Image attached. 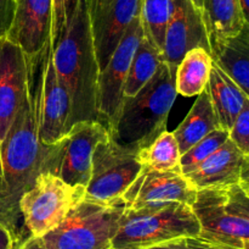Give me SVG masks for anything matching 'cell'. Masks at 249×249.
<instances>
[{"instance_id":"52a82bcc","label":"cell","mask_w":249,"mask_h":249,"mask_svg":"<svg viewBox=\"0 0 249 249\" xmlns=\"http://www.w3.org/2000/svg\"><path fill=\"white\" fill-rule=\"evenodd\" d=\"M108 138V131L99 121L77 122L57 142L45 145L40 172L53 173L71 186L87 187L95 149Z\"/></svg>"},{"instance_id":"484cf974","label":"cell","mask_w":249,"mask_h":249,"mask_svg":"<svg viewBox=\"0 0 249 249\" xmlns=\"http://www.w3.org/2000/svg\"><path fill=\"white\" fill-rule=\"evenodd\" d=\"M228 139L229 131L224 128H218L214 129L209 134H207L199 142H197L195 145H192L189 150L185 151L180 156L179 165L181 167L182 173L186 176L187 173H190L195 168L198 167L214 151L218 150Z\"/></svg>"},{"instance_id":"ffe728a7","label":"cell","mask_w":249,"mask_h":249,"mask_svg":"<svg viewBox=\"0 0 249 249\" xmlns=\"http://www.w3.org/2000/svg\"><path fill=\"white\" fill-rule=\"evenodd\" d=\"M201 12L209 48L216 42L236 36L249 24L240 0H202Z\"/></svg>"},{"instance_id":"7402d4cb","label":"cell","mask_w":249,"mask_h":249,"mask_svg":"<svg viewBox=\"0 0 249 249\" xmlns=\"http://www.w3.org/2000/svg\"><path fill=\"white\" fill-rule=\"evenodd\" d=\"M212 60L211 53L204 48L197 46L187 51L175 70V89L182 97L199 95L209 81Z\"/></svg>"},{"instance_id":"d590c367","label":"cell","mask_w":249,"mask_h":249,"mask_svg":"<svg viewBox=\"0 0 249 249\" xmlns=\"http://www.w3.org/2000/svg\"><path fill=\"white\" fill-rule=\"evenodd\" d=\"M111 249H114V248H111ZM123 249H135V248H123Z\"/></svg>"},{"instance_id":"603a6c76","label":"cell","mask_w":249,"mask_h":249,"mask_svg":"<svg viewBox=\"0 0 249 249\" xmlns=\"http://www.w3.org/2000/svg\"><path fill=\"white\" fill-rule=\"evenodd\" d=\"M162 62V53L143 34L130 62L123 88L124 98L135 95L156 75Z\"/></svg>"},{"instance_id":"8992f818","label":"cell","mask_w":249,"mask_h":249,"mask_svg":"<svg viewBox=\"0 0 249 249\" xmlns=\"http://www.w3.org/2000/svg\"><path fill=\"white\" fill-rule=\"evenodd\" d=\"M191 205L172 203L158 208L124 210L112 248L143 249L173 239L198 236Z\"/></svg>"},{"instance_id":"836d02e7","label":"cell","mask_w":249,"mask_h":249,"mask_svg":"<svg viewBox=\"0 0 249 249\" xmlns=\"http://www.w3.org/2000/svg\"><path fill=\"white\" fill-rule=\"evenodd\" d=\"M240 1L243 10V14H245V17L249 21V0H240Z\"/></svg>"},{"instance_id":"9a60e30c","label":"cell","mask_w":249,"mask_h":249,"mask_svg":"<svg viewBox=\"0 0 249 249\" xmlns=\"http://www.w3.org/2000/svg\"><path fill=\"white\" fill-rule=\"evenodd\" d=\"M71 102L68 93L57 78L53 62V48L44 71L38 114V137L43 145H51L68 131Z\"/></svg>"},{"instance_id":"4dcf8cb0","label":"cell","mask_w":249,"mask_h":249,"mask_svg":"<svg viewBox=\"0 0 249 249\" xmlns=\"http://www.w3.org/2000/svg\"><path fill=\"white\" fill-rule=\"evenodd\" d=\"M143 249H191L190 246L187 244L186 238H179V239H173V241L163 242V243L155 244V246L147 247Z\"/></svg>"},{"instance_id":"d4e9b609","label":"cell","mask_w":249,"mask_h":249,"mask_svg":"<svg viewBox=\"0 0 249 249\" xmlns=\"http://www.w3.org/2000/svg\"><path fill=\"white\" fill-rule=\"evenodd\" d=\"M170 0H140V19L146 38L162 53Z\"/></svg>"},{"instance_id":"e575fe53","label":"cell","mask_w":249,"mask_h":249,"mask_svg":"<svg viewBox=\"0 0 249 249\" xmlns=\"http://www.w3.org/2000/svg\"><path fill=\"white\" fill-rule=\"evenodd\" d=\"M192 2H194V4L196 5V6L198 7L199 10H201V7H202V0H192Z\"/></svg>"},{"instance_id":"2e32d148","label":"cell","mask_w":249,"mask_h":249,"mask_svg":"<svg viewBox=\"0 0 249 249\" xmlns=\"http://www.w3.org/2000/svg\"><path fill=\"white\" fill-rule=\"evenodd\" d=\"M15 15L6 38L34 56L50 42L53 0H14Z\"/></svg>"},{"instance_id":"83f0119b","label":"cell","mask_w":249,"mask_h":249,"mask_svg":"<svg viewBox=\"0 0 249 249\" xmlns=\"http://www.w3.org/2000/svg\"><path fill=\"white\" fill-rule=\"evenodd\" d=\"M229 139L245 154L249 155V104L246 105L233 121Z\"/></svg>"},{"instance_id":"ba28073f","label":"cell","mask_w":249,"mask_h":249,"mask_svg":"<svg viewBox=\"0 0 249 249\" xmlns=\"http://www.w3.org/2000/svg\"><path fill=\"white\" fill-rule=\"evenodd\" d=\"M85 197V187L71 186L50 172H40L19 199V212L29 236L43 237L57 227Z\"/></svg>"},{"instance_id":"d6986e66","label":"cell","mask_w":249,"mask_h":249,"mask_svg":"<svg viewBox=\"0 0 249 249\" xmlns=\"http://www.w3.org/2000/svg\"><path fill=\"white\" fill-rule=\"evenodd\" d=\"M206 90L211 98L220 127L230 131L241 110L249 104V94L243 92L214 62L212 65Z\"/></svg>"},{"instance_id":"3957f363","label":"cell","mask_w":249,"mask_h":249,"mask_svg":"<svg viewBox=\"0 0 249 249\" xmlns=\"http://www.w3.org/2000/svg\"><path fill=\"white\" fill-rule=\"evenodd\" d=\"M175 72L163 61L156 75L133 97H125L109 138L119 145L141 149L167 129L177 99Z\"/></svg>"},{"instance_id":"f1b7e54d","label":"cell","mask_w":249,"mask_h":249,"mask_svg":"<svg viewBox=\"0 0 249 249\" xmlns=\"http://www.w3.org/2000/svg\"><path fill=\"white\" fill-rule=\"evenodd\" d=\"M15 15L14 0H0V38H5L11 28Z\"/></svg>"},{"instance_id":"f546056e","label":"cell","mask_w":249,"mask_h":249,"mask_svg":"<svg viewBox=\"0 0 249 249\" xmlns=\"http://www.w3.org/2000/svg\"><path fill=\"white\" fill-rule=\"evenodd\" d=\"M186 242L191 249H233L230 247L223 246V244L215 243V242L208 241V239L201 238L198 236L187 237Z\"/></svg>"},{"instance_id":"7a4b0ae2","label":"cell","mask_w":249,"mask_h":249,"mask_svg":"<svg viewBox=\"0 0 249 249\" xmlns=\"http://www.w3.org/2000/svg\"><path fill=\"white\" fill-rule=\"evenodd\" d=\"M53 62L57 78L70 97L68 129L77 122L97 121L99 65L90 31L87 0H79L65 34L53 48Z\"/></svg>"},{"instance_id":"4316f807","label":"cell","mask_w":249,"mask_h":249,"mask_svg":"<svg viewBox=\"0 0 249 249\" xmlns=\"http://www.w3.org/2000/svg\"><path fill=\"white\" fill-rule=\"evenodd\" d=\"M79 0H53V27H51V46L60 42L72 21Z\"/></svg>"},{"instance_id":"44dd1931","label":"cell","mask_w":249,"mask_h":249,"mask_svg":"<svg viewBox=\"0 0 249 249\" xmlns=\"http://www.w3.org/2000/svg\"><path fill=\"white\" fill-rule=\"evenodd\" d=\"M218 128H221L220 124L213 109L211 98L204 89L201 94L197 95L191 110L173 131V134L178 142L180 154L182 155L197 142Z\"/></svg>"},{"instance_id":"1f68e13d","label":"cell","mask_w":249,"mask_h":249,"mask_svg":"<svg viewBox=\"0 0 249 249\" xmlns=\"http://www.w3.org/2000/svg\"><path fill=\"white\" fill-rule=\"evenodd\" d=\"M0 249H16L11 232L0 224Z\"/></svg>"},{"instance_id":"4fadbf2b","label":"cell","mask_w":249,"mask_h":249,"mask_svg":"<svg viewBox=\"0 0 249 249\" xmlns=\"http://www.w3.org/2000/svg\"><path fill=\"white\" fill-rule=\"evenodd\" d=\"M197 46L211 53L201 10L192 0H170L169 20L162 51L163 61L175 72L185 54Z\"/></svg>"},{"instance_id":"9c48e42d","label":"cell","mask_w":249,"mask_h":249,"mask_svg":"<svg viewBox=\"0 0 249 249\" xmlns=\"http://www.w3.org/2000/svg\"><path fill=\"white\" fill-rule=\"evenodd\" d=\"M138 151L119 145L111 138L101 142L92 155L85 198L100 203L121 199L142 170Z\"/></svg>"},{"instance_id":"7c38bea8","label":"cell","mask_w":249,"mask_h":249,"mask_svg":"<svg viewBox=\"0 0 249 249\" xmlns=\"http://www.w3.org/2000/svg\"><path fill=\"white\" fill-rule=\"evenodd\" d=\"M87 9L100 72L140 14V0H87Z\"/></svg>"},{"instance_id":"cb8c5ba5","label":"cell","mask_w":249,"mask_h":249,"mask_svg":"<svg viewBox=\"0 0 249 249\" xmlns=\"http://www.w3.org/2000/svg\"><path fill=\"white\" fill-rule=\"evenodd\" d=\"M179 145L173 132L167 129L158 134L148 145L139 149L138 160L142 167L151 170H172L179 165Z\"/></svg>"},{"instance_id":"ac0fdd59","label":"cell","mask_w":249,"mask_h":249,"mask_svg":"<svg viewBox=\"0 0 249 249\" xmlns=\"http://www.w3.org/2000/svg\"><path fill=\"white\" fill-rule=\"evenodd\" d=\"M213 62L249 94V24L236 36L211 45Z\"/></svg>"},{"instance_id":"5b68a950","label":"cell","mask_w":249,"mask_h":249,"mask_svg":"<svg viewBox=\"0 0 249 249\" xmlns=\"http://www.w3.org/2000/svg\"><path fill=\"white\" fill-rule=\"evenodd\" d=\"M124 210L123 198L100 203L84 197L40 239L48 249H111Z\"/></svg>"},{"instance_id":"6da1fadb","label":"cell","mask_w":249,"mask_h":249,"mask_svg":"<svg viewBox=\"0 0 249 249\" xmlns=\"http://www.w3.org/2000/svg\"><path fill=\"white\" fill-rule=\"evenodd\" d=\"M51 48L49 42L38 54L27 56L26 92L11 127L0 142V224L11 232L16 248L31 237L18 204L41 171L45 145L38 137L39 100Z\"/></svg>"},{"instance_id":"8fae6325","label":"cell","mask_w":249,"mask_h":249,"mask_svg":"<svg viewBox=\"0 0 249 249\" xmlns=\"http://www.w3.org/2000/svg\"><path fill=\"white\" fill-rule=\"evenodd\" d=\"M197 189L185 177L178 165L172 170H151L142 167L140 175L123 194L125 209L158 208L172 203L192 205Z\"/></svg>"},{"instance_id":"5bb4252c","label":"cell","mask_w":249,"mask_h":249,"mask_svg":"<svg viewBox=\"0 0 249 249\" xmlns=\"http://www.w3.org/2000/svg\"><path fill=\"white\" fill-rule=\"evenodd\" d=\"M27 56L14 42L0 38V142L21 106L27 88Z\"/></svg>"},{"instance_id":"30bf717a","label":"cell","mask_w":249,"mask_h":249,"mask_svg":"<svg viewBox=\"0 0 249 249\" xmlns=\"http://www.w3.org/2000/svg\"><path fill=\"white\" fill-rule=\"evenodd\" d=\"M143 37L140 14L133 20L109 58L108 62L99 72L96 88L97 121L104 124L108 134L113 131L123 103L125 84L134 53Z\"/></svg>"},{"instance_id":"e0dca14e","label":"cell","mask_w":249,"mask_h":249,"mask_svg":"<svg viewBox=\"0 0 249 249\" xmlns=\"http://www.w3.org/2000/svg\"><path fill=\"white\" fill-rule=\"evenodd\" d=\"M185 177L196 189L249 182V155L228 139L218 150Z\"/></svg>"},{"instance_id":"277c9868","label":"cell","mask_w":249,"mask_h":249,"mask_svg":"<svg viewBox=\"0 0 249 249\" xmlns=\"http://www.w3.org/2000/svg\"><path fill=\"white\" fill-rule=\"evenodd\" d=\"M198 237L233 249H249V182L197 189L191 205Z\"/></svg>"},{"instance_id":"d6a6232c","label":"cell","mask_w":249,"mask_h":249,"mask_svg":"<svg viewBox=\"0 0 249 249\" xmlns=\"http://www.w3.org/2000/svg\"><path fill=\"white\" fill-rule=\"evenodd\" d=\"M16 249H48L39 237H29Z\"/></svg>"}]
</instances>
